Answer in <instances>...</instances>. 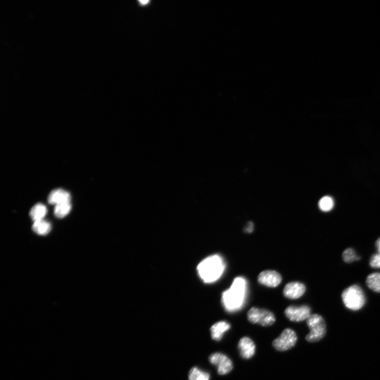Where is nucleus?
Listing matches in <instances>:
<instances>
[{"label": "nucleus", "instance_id": "obj_1", "mask_svg": "<svg viewBox=\"0 0 380 380\" xmlns=\"http://www.w3.org/2000/svg\"><path fill=\"white\" fill-rule=\"evenodd\" d=\"M246 285L245 278L237 277L230 288L223 293L222 302L228 312H234L242 309L245 299Z\"/></svg>", "mask_w": 380, "mask_h": 380}, {"label": "nucleus", "instance_id": "obj_2", "mask_svg": "<svg viewBox=\"0 0 380 380\" xmlns=\"http://www.w3.org/2000/svg\"><path fill=\"white\" fill-rule=\"evenodd\" d=\"M225 263L219 255H212L203 261L197 266L199 276L206 283H213L222 276L225 270Z\"/></svg>", "mask_w": 380, "mask_h": 380}, {"label": "nucleus", "instance_id": "obj_3", "mask_svg": "<svg viewBox=\"0 0 380 380\" xmlns=\"http://www.w3.org/2000/svg\"><path fill=\"white\" fill-rule=\"evenodd\" d=\"M344 304L349 310L358 311L365 306L366 297L363 289L357 285L347 288L342 294Z\"/></svg>", "mask_w": 380, "mask_h": 380}, {"label": "nucleus", "instance_id": "obj_4", "mask_svg": "<svg viewBox=\"0 0 380 380\" xmlns=\"http://www.w3.org/2000/svg\"><path fill=\"white\" fill-rule=\"evenodd\" d=\"M310 330L306 339L309 342H316L322 339L326 334V324L324 318L318 314H311L306 320Z\"/></svg>", "mask_w": 380, "mask_h": 380}, {"label": "nucleus", "instance_id": "obj_5", "mask_svg": "<svg viewBox=\"0 0 380 380\" xmlns=\"http://www.w3.org/2000/svg\"><path fill=\"white\" fill-rule=\"evenodd\" d=\"M248 321L252 324H258L263 327H269L275 322L274 314L267 310L252 307L247 314Z\"/></svg>", "mask_w": 380, "mask_h": 380}, {"label": "nucleus", "instance_id": "obj_6", "mask_svg": "<svg viewBox=\"0 0 380 380\" xmlns=\"http://www.w3.org/2000/svg\"><path fill=\"white\" fill-rule=\"evenodd\" d=\"M297 341V336L294 331L286 329L273 342V346L278 351H286L293 348Z\"/></svg>", "mask_w": 380, "mask_h": 380}, {"label": "nucleus", "instance_id": "obj_7", "mask_svg": "<svg viewBox=\"0 0 380 380\" xmlns=\"http://www.w3.org/2000/svg\"><path fill=\"white\" fill-rule=\"evenodd\" d=\"M210 363L216 367L220 375H226L233 369L231 360L226 355L221 353H215L209 356Z\"/></svg>", "mask_w": 380, "mask_h": 380}, {"label": "nucleus", "instance_id": "obj_8", "mask_svg": "<svg viewBox=\"0 0 380 380\" xmlns=\"http://www.w3.org/2000/svg\"><path fill=\"white\" fill-rule=\"evenodd\" d=\"M311 310L308 306H290L285 311L286 316L290 321L299 322L307 320L311 315Z\"/></svg>", "mask_w": 380, "mask_h": 380}, {"label": "nucleus", "instance_id": "obj_9", "mask_svg": "<svg viewBox=\"0 0 380 380\" xmlns=\"http://www.w3.org/2000/svg\"><path fill=\"white\" fill-rule=\"evenodd\" d=\"M281 275L274 270H265L259 275L258 282L269 287H276L282 282Z\"/></svg>", "mask_w": 380, "mask_h": 380}, {"label": "nucleus", "instance_id": "obj_10", "mask_svg": "<svg viewBox=\"0 0 380 380\" xmlns=\"http://www.w3.org/2000/svg\"><path fill=\"white\" fill-rule=\"evenodd\" d=\"M306 291L305 286L297 282L287 284L283 291L284 296L289 299H295L302 297Z\"/></svg>", "mask_w": 380, "mask_h": 380}, {"label": "nucleus", "instance_id": "obj_11", "mask_svg": "<svg viewBox=\"0 0 380 380\" xmlns=\"http://www.w3.org/2000/svg\"><path fill=\"white\" fill-rule=\"evenodd\" d=\"M238 349L243 358L250 359L255 355L256 346L249 337H244L239 342Z\"/></svg>", "mask_w": 380, "mask_h": 380}, {"label": "nucleus", "instance_id": "obj_12", "mask_svg": "<svg viewBox=\"0 0 380 380\" xmlns=\"http://www.w3.org/2000/svg\"><path fill=\"white\" fill-rule=\"evenodd\" d=\"M70 193L62 189L53 190L49 194L48 201L50 204L57 205L59 204L70 203Z\"/></svg>", "mask_w": 380, "mask_h": 380}, {"label": "nucleus", "instance_id": "obj_13", "mask_svg": "<svg viewBox=\"0 0 380 380\" xmlns=\"http://www.w3.org/2000/svg\"><path fill=\"white\" fill-rule=\"evenodd\" d=\"M231 328L230 324L226 321L217 322L211 328V334L213 339L220 341L226 332Z\"/></svg>", "mask_w": 380, "mask_h": 380}, {"label": "nucleus", "instance_id": "obj_14", "mask_svg": "<svg viewBox=\"0 0 380 380\" xmlns=\"http://www.w3.org/2000/svg\"><path fill=\"white\" fill-rule=\"evenodd\" d=\"M47 213L46 207L42 204H38L34 206L31 209L30 215L34 221L43 220Z\"/></svg>", "mask_w": 380, "mask_h": 380}, {"label": "nucleus", "instance_id": "obj_15", "mask_svg": "<svg viewBox=\"0 0 380 380\" xmlns=\"http://www.w3.org/2000/svg\"><path fill=\"white\" fill-rule=\"evenodd\" d=\"M32 229L36 233L45 236L50 231L51 226L49 222L43 219L34 222Z\"/></svg>", "mask_w": 380, "mask_h": 380}, {"label": "nucleus", "instance_id": "obj_16", "mask_svg": "<svg viewBox=\"0 0 380 380\" xmlns=\"http://www.w3.org/2000/svg\"><path fill=\"white\" fill-rule=\"evenodd\" d=\"M366 283L371 290L376 293H380L379 273H374L370 274L367 278Z\"/></svg>", "mask_w": 380, "mask_h": 380}, {"label": "nucleus", "instance_id": "obj_17", "mask_svg": "<svg viewBox=\"0 0 380 380\" xmlns=\"http://www.w3.org/2000/svg\"><path fill=\"white\" fill-rule=\"evenodd\" d=\"M71 205L70 203H63L55 206L54 213L58 218H63L70 212Z\"/></svg>", "mask_w": 380, "mask_h": 380}, {"label": "nucleus", "instance_id": "obj_18", "mask_svg": "<svg viewBox=\"0 0 380 380\" xmlns=\"http://www.w3.org/2000/svg\"><path fill=\"white\" fill-rule=\"evenodd\" d=\"M189 378V380H210V375L195 367L190 370Z\"/></svg>", "mask_w": 380, "mask_h": 380}, {"label": "nucleus", "instance_id": "obj_19", "mask_svg": "<svg viewBox=\"0 0 380 380\" xmlns=\"http://www.w3.org/2000/svg\"><path fill=\"white\" fill-rule=\"evenodd\" d=\"M334 205L333 198L329 196L323 197L318 203L319 209L324 212L331 211L333 208Z\"/></svg>", "mask_w": 380, "mask_h": 380}, {"label": "nucleus", "instance_id": "obj_20", "mask_svg": "<svg viewBox=\"0 0 380 380\" xmlns=\"http://www.w3.org/2000/svg\"><path fill=\"white\" fill-rule=\"evenodd\" d=\"M343 261L347 263H351L360 259L355 251L352 248H348L344 251L342 254Z\"/></svg>", "mask_w": 380, "mask_h": 380}, {"label": "nucleus", "instance_id": "obj_21", "mask_svg": "<svg viewBox=\"0 0 380 380\" xmlns=\"http://www.w3.org/2000/svg\"><path fill=\"white\" fill-rule=\"evenodd\" d=\"M370 265L372 268H380V254L378 253H375L370 258Z\"/></svg>", "mask_w": 380, "mask_h": 380}, {"label": "nucleus", "instance_id": "obj_22", "mask_svg": "<svg viewBox=\"0 0 380 380\" xmlns=\"http://www.w3.org/2000/svg\"><path fill=\"white\" fill-rule=\"evenodd\" d=\"M253 230V224L252 223L250 222L248 224V226L246 227L245 231L247 232L250 233L252 232Z\"/></svg>", "mask_w": 380, "mask_h": 380}, {"label": "nucleus", "instance_id": "obj_23", "mask_svg": "<svg viewBox=\"0 0 380 380\" xmlns=\"http://www.w3.org/2000/svg\"><path fill=\"white\" fill-rule=\"evenodd\" d=\"M375 246L377 249V252L380 254V237L376 241L375 243Z\"/></svg>", "mask_w": 380, "mask_h": 380}]
</instances>
